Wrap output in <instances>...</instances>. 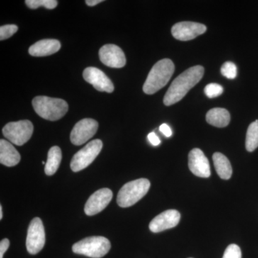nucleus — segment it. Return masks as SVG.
<instances>
[{
    "label": "nucleus",
    "mask_w": 258,
    "mask_h": 258,
    "mask_svg": "<svg viewBox=\"0 0 258 258\" xmlns=\"http://www.w3.org/2000/svg\"><path fill=\"white\" fill-rule=\"evenodd\" d=\"M205 69L203 66H196L186 70L176 77L171 83L164 98L166 106H171L181 101L190 90L203 79Z\"/></svg>",
    "instance_id": "nucleus-1"
},
{
    "label": "nucleus",
    "mask_w": 258,
    "mask_h": 258,
    "mask_svg": "<svg viewBox=\"0 0 258 258\" xmlns=\"http://www.w3.org/2000/svg\"><path fill=\"white\" fill-rule=\"evenodd\" d=\"M174 62L170 59H163L153 66L143 86L146 94L152 95L169 83L174 73Z\"/></svg>",
    "instance_id": "nucleus-2"
},
{
    "label": "nucleus",
    "mask_w": 258,
    "mask_h": 258,
    "mask_svg": "<svg viewBox=\"0 0 258 258\" xmlns=\"http://www.w3.org/2000/svg\"><path fill=\"white\" fill-rule=\"evenodd\" d=\"M32 106L37 115L51 121L60 119L69 111L67 102L47 96L35 97L32 100Z\"/></svg>",
    "instance_id": "nucleus-3"
},
{
    "label": "nucleus",
    "mask_w": 258,
    "mask_h": 258,
    "mask_svg": "<svg viewBox=\"0 0 258 258\" xmlns=\"http://www.w3.org/2000/svg\"><path fill=\"white\" fill-rule=\"evenodd\" d=\"M150 186V181L147 179L129 181L120 189L117 196V204L123 208L133 206L147 195Z\"/></svg>",
    "instance_id": "nucleus-4"
},
{
    "label": "nucleus",
    "mask_w": 258,
    "mask_h": 258,
    "mask_svg": "<svg viewBox=\"0 0 258 258\" xmlns=\"http://www.w3.org/2000/svg\"><path fill=\"white\" fill-rule=\"evenodd\" d=\"M111 242L104 237L93 236L86 237L73 246L74 253L92 258H101L111 249Z\"/></svg>",
    "instance_id": "nucleus-5"
},
{
    "label": "nucleus",
    "mask_w": 258,
    "mask_h": 258,
    "mask_svg": "<svg viewBox=\"0 0 258 258\" xmlns=\"http://www.w3.org/2000/svg\"><path fill=\"white\" fill-rule=\"evenodd\" d=\"M34 127L28 120L10 122L5 125L3 133L5 138L17 146H23L30 140L33 134Z\"/></svg>",
    "instance_id": "nucleus-6"
},
{
    "label": "nucleus",
    "mask_w": 258,
    "mask_h": 258,
    "mask_svg": "<svg viewBox=\"0 0 258 258\" xmlns=\"http://www.w3.org/2000/svg\"><path fill=\"white\" fill-rule=\"evenodd\" d=\"M103 148V143L99 139L89 142L82 149L76 153L72 158L71 168L74 172L86 169L98 157Z\"/></svg>",
    "instance_id": "nucleus-7"
},
{
    "label": "nucleus",
    "mask_w": 258,
    "mask_h": 258,
    "mask_svg": "<svg viewBox=\"0 0 258 258\" xmlns=\"http://www.w3.org/2000/svg\"><path fill=\"white\" fill-rule=\"evenodd\" d=\"M45 244V233L41 219L35 217L30 222L27 235L26 247L28 252L36 254L42 250Z\"/></svg>",
    "instance_id": "nucleus-8"
},
{
    "label": "nucleus",
    "mask_w": 258,
    "mask_h": 258,
    "mask_svg": "<svg viewBox=\"0 0 258 258\" xmlns=\"http://www.w3.org/2000/svg\"><path fill=\"white\" fill-rule=\"evenodd\" d=\"M98 123L92 118H84L78 122L71 134V141L76 146L86 143L96 134Z\"/></svg>",
    "instance_id": "nucleus-9"
},
{
    "label": "nucleus",
    "mask_w": 258,
    "mask_h": 258,
    "mask_svg": "<svg viewBox=\"0 0 258 258\" xmlns=\"http://www.w3.org/2000/svg\"><path fill=\"white\" fill-rule=\"evenodd\" d=\"M207 27L201 23L194 22H181L175 24L171 28V34L176 40L188 41L203 35Z\"/></svg>",
    "instance_id": "nucleus-10"
},
{
    "label": "nucleus",
    "mask_w": 258,
    "mask_h": 258,
    "mask_svg": "<svg viewBox=\"0 0 258 258\" xmlns=\"http://www.w3.org/2000/svg\"><path fill=\"white\" fill-rule=\"evenodd\" d=\"M113 192L108 188H103L93 194L85 205V213L88 216H93L103 211L111 203Z\"/></svg>",
    "instance_id": "nucleus-11"
},
{
    "label": "nucleus",
    "mask_w": 258,
    "mask_h": 258,
    "mask_svg": "<svg viewBox=\"0 0 258 258\" xmlns=\"http://www.w3.org/2000/svg\"><path fill=\"white\" fill-rule=\"evenodd\" d=\"M83 76L85 81L92 85L97 91L109 93L114 91V86L111 80L97 68L89 67L85 69Z\"/></svg>",
    "instance_id": "nucleus-12"
},
{
    "label": "nucleus",
    "mask_w": 258,
    "mask_h": 258,
    "mask_svg": "<svg viewBox=\"0 0 258 258\" xmlns=\"http://www.w3.org/2000/svg\"><path fill=\"white\" fill-rule=\"evenodd\" d=\"M100 60L105 66L114 69L124 67L126 59L124 52L117 45L108 44L99 50Z\"/></svg>",
    "instance_id": "nucleus-13"
},
{
    "label": "nucleus",
    "mask_w": 258,
    "mask_h": 258,
    "mask_svg": "<svg viewBox=\"0 0 258 258\" xmlns=\"http://www.w3.org/2000/svg\"><path fill=\"white\" fill-rule=\"evenodd\" d=\"M188 165L195 175L202 178H208L211 175L210 162L201 149H194L189 154Z\"/></svg>",
    "instance_id": "nucleus-14"
},
{
    "label": "nucleus",
    "mask_w": 258,
    "mask_h": 258,
    "mask_svg": "<svg viewBox=\"0 0 258 258\" xmlns=\"http://www.w3.org/2000/svg\"><path fill=\"white\" fill-rule=\"evenodd\" d=\"M181 215L177 210H169L154 217L149 224V229L154 233L171 229L179 224Z\"/></svg>",
    "instance_id": "nucleus-15"
},
{
    "label": "nucleus",
    "mask_w": 258,
    "mask_h": 258,
    "mask_svg": "<svg viewBox=\"0 0 258 258\" xmlns=\"http://www.w3.org/2000/svg\"><path fill=\"white\" fill-rule=\"evenodd\" d=\"M60 41L55 39H45L35 42L29 48V53L34 57H45L60 50Z\"/></svg>",
    "instance_id": "nucleus-16"
},
{
    "label": "nucleus",
    "mask_w": 258,
    "mask_h": 258,
    "mask_svg": "<svg viewBox=\"0 0 258 258\" xmlns=\"http://www.w3.org/2000/svg\"><path fill=\"white\" fill-rule=\"evenodd\" d=\"M21 157L13 144L8 141L0 140V163L3 165L9 166H16L20 161Z\"/></svg>",
    "instance_id": "nucleus-17"
},
{
    "label": "nucleus",
    "mask_w": 258,
    "mask_h": 258,
    "mask_svg": "<svg viewBox=\"0 0 258 258\" xmlns=\"http://www.w3.org/2000/svg\"><path fill=\"white\" fill-rule=\"evenodd\" d=\"M206 120L209 124L224 128L230 123V114L225 108H212L207 113Z\"/></svg>",
    "instance_id": "nucleus-18"
},
{
    "label": "nucleus",
    "mask_w": 258,
    "mask_h": 258,
    "mask_svg": "<svg viewBox=\"0 0 258 258\" xmlns=\"http://www.w3.org/2000/svg\"><path fill=\"white\" fill-rule=\"evenodd\" d=\"M214 165L220 177L222 179H230L232 174V168L229 159L221 153L216 152L212 157Z\"/></svg>",
    "instance_id": "nucleus-19"
},
{
    "label": "nucleus",
    "mask_w": 258,
    "mask_h": 258,
    "mask_svg": "<svg viewBox=\"0 0 258 258\" xmlns=\"http://www.w3.org/2000/svg\"><path fill=\"white\" fill-rule=\"evenodd\" d=\"M62 160V152L57 146L52 147L47 154L46 164L45 166V172L47 176H52L57 171Z\"/></svg>",
    "instance_id": "nucleus-20"
},
{
    "label": "nucleus",
    "mask_w": 258,
    "mask_h": 258,
    "mask_svg": "<svg viewBox=\"0 0 258 258\" xmlns=\"http://www.w3.org/2000/svg\"><path fill=\"white\" fill-rule=\"evenodd\" d=\"M245 147L249 152H253L258 147V120L251 123L247 128Z\"/></svg>",
    "instance_id": "nucleus-21"
},
{
    "label": "nucleus",
    "mask_w": 258,
    "mask_h": 258,
    "mask_svg": "<svg viewBox=\"0 0 258 258\" xmlns=\"http://www.w3.org/2000/svg\"><path fill=\"white\" fill-rule=\"evenodd\" d=\"M58 2L56 0H26L25 4L30 9L35 10L40 7H44L47 9H55Z\"/></svg>",
    "instance_id": "nucleus-22"
},
{
    "label": "nucleus",
    "mask_w": 258,
    "mask_h": 258,
    "mask_svg": "<svg viewBox=\"0 0 258 258\" xmlns=\"http://www.w3.org/2000/svg\"><path fill=\"white\" fill-rule=\"evenodd\" d=\"M222 75L229 79H235L237 75V66L232 62H226L221 68Z\"/></svg>",
    "instance_id": "nucleus-23"
},
{
    "label": "nucleus",
    "mask_w": 258,
    "mask_h": 258,
    "mask_svg": "<svg viewBox=\"0 0 258 258\" xmlns=\"http://www.w3.org/2000/svg\"><path fill=\"white\" fill-rule=\"evenodd\" d=\"M205 93L208 98H216L223 93V88L217 83H210L205 88Z\"/></svg>",
    "instance_id": "nucleus-24"
},
{
    "label": "nucleus",
    "mask_w": 258,
    "mask_h": 258,
    "mask_svg": "<svg viewBox=\"0 0 258 258\" xmlns=\"http://www.w3.org/2000/svg\"><path fill=\"white\" fill-rule=\"evenodd\" d=\"M18 30V26L15 25H6L1 26L0 28V40H5L10 38L15 35Z\"/></svg>",
    "instance_id": "nucleus-25"
},
{
    "label": "nucleus",
    "mask_w": 258,
    "mask_h": 258,
    "mask_svg": "<svg viewBox=\"0 0 258 258\" xmlns=\"http://www.w3.org/2000/svg\"><path fill=\"white\" fill-rule=\"evenodd\" d=\"M222 258H242L240 247L235 244H231L226 248Z\"/></svg>",
    "instance_id": "nucleus-26"
},
{
    "label": "nucleus",
    "mask_w": 258,
    "mask_h": 258,
    "mask_svg": "<svg viewBox=\"0 0 258 258\" xmlns=\"http://www.w3.org/2000/svg\"><path fill=\"white\" fill-rule=\"evenodd\" d=\"M10 247V241L8 239L5 238L1 240L0 242V258H3L4 254Z\"/></svg>",
    "instance_id": "nucleus-27"
},
{
    "label": "nucleus",
    "mask_w": 258,
    "mask_h": 258,
    "mask_svg": "<svg viewBox=\"0 0 258 258\" xmlns=\"http://www.w3.org/2000/svg\"><path fill=\"white\" fill-rule=\"evenodd\" d=\"M148 139H149L150 143L152 144L153 146H155V147L159 145L161 143L160 139L157 137V134L154 133V132H152V133L148 135Z\"/></svg>",
    "instance_id": "nucleus-28"
},
{
    "label": "nucleus",
    "mask_w": 258,
    "mask_h": 258,
    "mask_svg": "<svg viewBox=\"0 0 258 258\" xmlns=\"http://www.w3.org/2000/svg\"><path fill=\"white\" fill-rule=\"evenodd\" d=\"M159 130L161 133L165 135L166 137H170L172 135V132H171V128L166 123H163L159 127Z\"/></svg>",
    "instance_id": "nucleus-29"
},
{
    "label": "nucleus",
    "mask_w": 258,
    "mask_h": 258,
    "mask_svg": "<svg viewBox=\"0 0 258 258\" xmlns=\"http://www.w3.org/2000/svg\"><path fill=\"white\" fill-rule=\"evenodd\" d=\"M103 0H86V3L88 6H95V5L103 3Z\"/></svg>",
    "instance_id": "nucleus-30"
},
{
    "label": "nucleus",
    "mask_w": 258,
    "mask_h": 258,
    "mask_svg": "<svg viewBox=\"0 0 258 258\" xmlns=\"http://www.w3.org/2000/svg\"><path fill=\"white\" fill-rule=\"evenodd\" d=\"M3 207H2V205H1V206H0V220H2V219H3Z\"/></svg>",
    "instance_id": "nucleus-31"
},
{
    "label": "nucleus",
    "mask_w": 258,
    "mask_h": 258,
    "mask_svg": "<svg viewBox=\"0 0 258 258\" xmlns=\"http://www.w3.org/2000/svg\"><path fill=\"white\" fill-rule=\"evenodd\" d=\"M189 258H191V257H189Z\"/></svg>",
    "instance_id": "nucleus-32"
}]
</instances>
